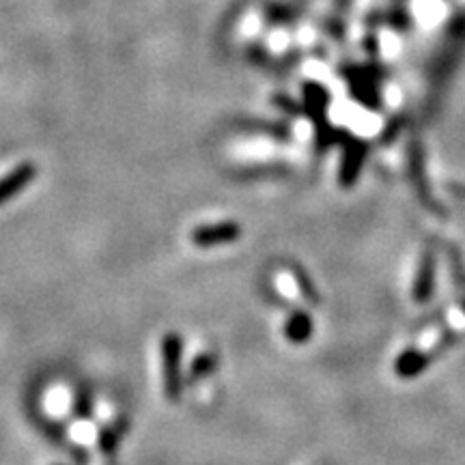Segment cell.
<instances>
[{
	"label": "cell",
	"mask_w": 465,
	"mask_h": 465,
	"mask_svg": "<svg viewBox=\"0 0 465 465\" xmlns=\"http://www.w3.org/2000/svg\"><path fill=\"white\" fill-rule=\"evenodd\" d=\"M182 353L183 339L177 332H168L162 339V375H164L166 399L173 401V403H179L183 392Z\"/></svg>",
	"instance_id": "obj_1"
},
{
	"label": "cell",
	"mask_w": 465,
	"mask_h": 465,
	"mask_svg": "<svg viewBox=\"0 0 465 465\" xmlns=\"http://www.w3.org/2000/svg\"><path fill=\"white\" fill-rule=\"evenodd\" d=\"M242 226L232 220H226V223H216V224H201L192 231L190 240L196 248H218L226 246V243H232L240 240Z\"/></svg>",
	"instance_id": "obj_2"
},
{
	"label": "cell",
	"mask_w": 465,
	"mask_h": 465,
	"mask_svg": "<svg viewBox=\"0 0 465 465\" xmlns=\"http://www.w3.org/2000/svg\"><path fill=\"white\" fill-rule=\"evenodd\" d=\"M35 177H37V166L31 164V162H25V164L15 166L9 174H5L0 179V205L20 194L28 183L35 182Z\"/></svg>",
	"instance_id": "obj_3"
},
{
	"label": "cell",
	"mask_w": 465,
	"mask_h": 465,
	"mask_svg": "<svg viewBox=\"0 0 465 465\" xmlns=\"http://www.w3.org/2000/svg\"><path fill=\"white\" fill-rule=\"evenodd\" d=\"M435 291V252L433 250H427L420 261V267H418V276L414 282V298L418 304H427L429 300L433 298Z\"/></svg>",
	"instance_id": "obj_4"
},
{
	"label": "cell",
	"mask_w": 465,
	"mask_h": 465,
	"mask_svg": "<svg viewBox=\"0 0 465 465\" xmlns=\"http://www.w3.org/2000/svg\"><path fill=\"white\" fill-rule=\"evenodd\" d=\"M429 364H431V356L429 353L418 351V349H407V351H403L397 358V362H394V371L403 380H411V377H418L422 371H427Z\"/></svg>",
	"instance_id": "obj_5"
},
{
	"label": "cell",
	"mask_w": 465,
	"mask_h": 465,
	"mask_svg": "<svg viewBox=\"0 0 465 465\" xmlns=\"http://www.w3.org/2000/svg\"><path fill=\"white\" fill-rule=\"evenodd\" d=\"M364 153H366V147L362 143H351L345 149V158H342V164H341V183L342 185L356 183L360 168H362V164H364Z\"/></svg>",
	"instance_id": "obj_6"
},
{
	"label": "cell",
	"mask_w": 465,
	"mask_h": 465,
	"mask_svg": "<svg viewBox=\"0 0 465 465\" xmlns=\"http://www.w3.org/2000/svg\"><path fill=\"white\" fill-rule=\"evenodd\" d=\"M284 336L295 345H302L312 336V319L306 312H293L284 323Z\"/></svg>",
	"instance_id": "obj_7"
},
{
	"label": "cell",
	"mask_w": 465,
	"mask_h": 465,
	"mask_svg": "<svg viewBox=\"0 0 465 465\" xmlns=\"http://www.w3.org/2000/svg\"><path fill=\"white\" fill-rule=\"evenodd\" d=\"M125 433V422H114V424H108V427L102 429L100 438H97V446H100V450L104 455H110V452L116 450V446H119L121 438H124Z\"/></svg>",
	"instance_id": "obj_8"
},
{
	"label": "cell",
	"mask_w": 465,
	"mask_h": 465,
	"mask_svg": "<svg viewBox=\"0 0 465 465\" xmlns=\"http://www.w3.org/2000/svg\"><path fill=\"white\" fill-rule=\"evenodd\" d=\"M218 366V356L216 353H201V356L194 358V362L190 366V383H196L205 380L207 375H212Z\"/></svg>",
	"instance_id": "obj_9"
},
{
	"label": "cell",
	"mask_w": 465,
	"mask_h": 465,
	"mask_svg": "<svg viewBox=\"0 0 465 465\" xmlns=\"http://www.w3.org/2000/svg\"><path fill=\"white\" fill-rule=\"evenodd\" d=\"M74 411H75V416L78 418H91L93 416V403H91V397L89 394H78V397H75V401H74Z\"/></svg>",
	"instance_id": "obj_10"
},
{
	"label": "cell",
	"mask_w": 465,
	"mask_h": 465,
	"mask_svg": "<svg viewBox=\"0 0 465 465\" xmlns=\"http://www.w3.org/2000/svg\"><path fill=\"white\" fill-rule=\"evenodd\" d=\"M463 312H465V302H463Z\"/></svg>",
	"instance_id": "obj_11"
}]
</instances>
